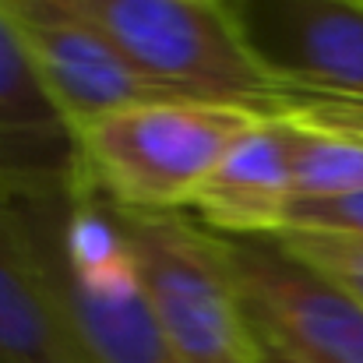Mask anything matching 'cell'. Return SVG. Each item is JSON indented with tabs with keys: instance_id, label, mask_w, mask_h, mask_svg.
<instances>
[{
	"instance_id": "cell-1",
	"label": "cell",
	"mask_w": 363,
	"mask_h": 363,
	"mask_svg": "<svg viewBox=\"0 0 363 363\" xmlns=\"http://www.w3.org/2000/svg\"><path fill=\"white\" fill-rule=\"evenodd\" d=\"M46 293L89 363H180L145 296L113 201L82 169L0 184Z\"/></svg>"
},
{
	"instance_id": "cell-9",
	"label": "cell",
	"mask_w": 363,
	"mask_h": 363,
	"mask_svg": "<svg viewBox=\"0 0 363 363\" xmlns=\"http://www.w3.org/2000/svg\"><path fill=\"white\" fill-rule=\"evenodd\" d=\"M78 169V134L43 89L18 25L0 7V184Z\"/></svg>"
},
{
	"instance_id": "cell-5",
	"label": "cell",
	"mask_w": 363,
	"mask_h": 363,
	"mask_svg": "<svg viewBox=\"0 0 363 363\" xmlns=\"http://www.w3.org/2000/svg\"><path fill=\"white\" fill-rule=\"evenodd\" d=\"M226 11L250 57L289 96L286 113H363V0H226Z\"/></svg>"
},
{
	"instance_id": "cell-13",
	"label": "cell",
	"mask_w": 363,
	"mask_h": 363,
	"mask_svg": "<svg viewBox=\"0 0 363 363\" xmlns=\"http://www.w3.org/2000/svg\"><path fill=\"white\" fill-rule=\"evenodd\" d=\"M286 230H325V233L363 237V191L293 201L289 216H286Z\"/></svg>"
},
{
	"instance_id": "cell-11",
	"label": "cell",
	"mask_w": 363,
	"mask_h": 363,
	"mask_svg": "<svg viewBox=\"0 0 363 363\" xmlns=\"http://www.w3.org/2000/svg\"><path fill=\"white\" fill-rule=\"evenodd\" d=\"M289 127L293 201L363 191V138L282 113Z\"/></svg>"
},
{
	"instance_id": "cell-3",
	"label": "cell",
	"mask_w": 363,
	"mask_h": 363,
	"mask_svg": "<svg viewBox=\"0 0 363 363\" xmlns=\"http://www.w3.org/2000/svg\"><path fill=\"white\" fill-rule=\"evenodd\" d=\"M257 117L240 106L180 99L134 106L78 130V169L117 208L187 212Z\"/></svg>"
},
{
	"instance_id": "cell-4",
	"label": "cell",
	"mask_w": 363,
	"mask_h": 363,
	"mask_svg": "<svg viewBox=\"0 0 363 363\" xmlns=\"http://www.w3.org/2000/svg\"><path fill=\"white\" fill-rule=\"evenodd\" d=\"M117 216L173 357L180 363H257V339L223 237L191 212L117 208Z\"/></svg>"
},
{
	"instance_id": "cell-2",
	"label": "cell",
	"mask_w": 363,
	"mask_h": 363,
	"mask_svg": "<svg viewBox=\"0 0 363 363\" xmlns=\"http://www.w3.org/2000/svg\"><path fill=\"white\" fill-rule=\"evenodd\" d=\"M89 18L123 60L180 103L240 106L261 117L289 110V96L243 46L226 0H64Z\"/></svg>"
},
{
	"instance_id": "cell-14",
	"label": "cell",
	"mask_w": 363,
	"mask_h": 363,
	"mask_svg": "<svg viewBox=\"0 0 363 363\" xmlns=\"http://www.w3.org/2000/svg\"><path fill=\"white\" fill-rule=\"evenodd\" d=\"M254 339H257V363H303L293 353H286L282 346H275L272 339H264L261 332H254Z\"/></svg>"
},
{
	"instance_id": "cell-7",
	"label": "cell",
	"mask_w": 363,
	"mask_h": 363,
	"mask_svg": "<svg viewBox=\"0 0 363 363\" xmlns=\"http://www.w3.org/2000/svg\"><path fill=\"white\" fill-rule=\"evenodd\" d=\"M21 32L32 67L74 134L134 106L169 103L123 53L64 0H0Z\"/></svg>"
},
{
	"instance_id": "cell-6",
	"label": "cell",
	"mask_w": 363,
	"mask_h": 363,
	"mask_svg": "<svg viewBox=\"0 0 363 363\" xmlns=\"http://www.w3.org/2000/svg\"><path fill=\"white\" fill-rule=\"evenodd\" d=\"M223 247L254 332L303 363H363L360 300L279 237H223Z\"/></svg>"
},
{
	"instance_id": "cell-12",
	"label": "cell",
	"mask_w": 363,
	"mask_h": 363,
	"mask_svg": "<svg viewBox=\"0 0 363 363\" xmlns=\"http://www.w3.org/2000/svg\"><path fill=\"white\" fill-rule=\"evenodd\" d=\"M279 240L363 303V237L325 230H286L279 233Z\"/></svg>"
},
{
	"instance_id": "cell-10",
	"label": "cell",
	"mask_w": 363,
	"mask_h": 363,
	"mask_svg": "<svg viewBox=\"0 0 363 363\" xmlns=\"http://www.w3.org/2000/svg\"><path fill=\"white\" fill-rule=\"evenodd\" d=\"M0 363H89L64 328L25 237L0 198Z\"/></svg>"
},
{
	"instance_id": "cell-8",
	"label": "cell",
	"mask_w": 363,
	"mask_h": 363,
	"mask_svg": "<svg viewBox=\"0 0 363 363\" xmlns=\"http://www.w3.org/2000/svg\"><path fill=\"white\" fill-rule=\"evenodd\" d=\"M293 198L289 127L282 117H257L219 159L187 212L223 237H279Z\"/></svg>"
}]
</instances>
